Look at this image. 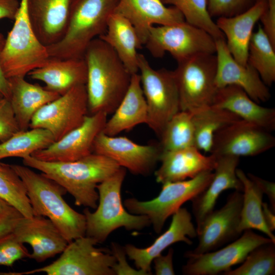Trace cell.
Returning a JSON list of instances; mask_svg holds the SVG:
<instances>
[{"label":"cell","instance_id":"cell-33","mask_svg":"<svg viewBox=\"0 0 275 275\" xmlns=\"http://www.w3.org/2000/svg\"><path fill=\"white\" fill-rule=\"evenodd\" d=\"M54 141L52 134L43 128L20 130L0 143V160L10 157L23 159L46 148Z\"/></svg>","mask_w":275,"mask_h":275},{"label":"cell","instance_id":"cell-43","mask_svg":"<svg viewBox=\"0 0 275 275\" xmlns=\"http://www.w3.org/2000/svg\"><path fill=\"white\" fill-rule=\"evenodd\" d=\"M259 20L263 31L275 47V0H267L266 7Z\"/></svg>","mask_w":275,"mask_h":275},{"label":"cell","instance_id":"cell-48","mask_svg":"<svg viewBox=\"0 0 275 275\" xmlns=\"http://www.w3.org/2000/svg\"><path fill=\"white\" fill-rule=\"evenodd\" d=\"M5 42V38L0 32V93L3 97L8 100L10 95L9 82L4 74L1 65V54Z\"/></svg>","mask_w":275,"mask_h":275},{"label":"cell","instance_id":"cell-51","mask_svg":"<svg viewBox=\"0 0 275 275\" xmlns=\"http://www.w3.org/2000/svg\"><path fill=\"white\" fill-rule=\"evenodd\" d=\"M5 98L2 96H0V103L2 102Z\"/></svg>","mask_w":275,"mask_h":275},{"label":"cell","instance_id":"cell-9","mask_svg":"<svg viewBox=\"0 0 275 275\" xmlns=\"http://www.w3.org/2000/svg\"><path fill=\"white\" fill-rule=\"evenodd\" d=\"M213 171H205L183 181L163 183L155 198L146 201L128 198L124 201V206L132 214L147 216L155 232L159 234L169 217L207 187L213 176Z\"/></svg>","mask_w":275,"mask_h":275},{"label":"cell","instance_id":"cell-8","mask_svg":"<svg viewBox=\"0 0 275 275\" xmlns=\"http://www.w3.org/2000/svg\"><path fill=\"white\" fill-rule=\"evenodd\" d=\"M98 242L86 235L69 242L60 257L42 267L5 275H28L44 272L47 275H115L116 260L111 251L98 248Z\"/></svg>","mask_w":275,"mask_h":275},{"label":"cell","instance_id":"cell-45","mask_svg":"<svg viewBox=\"0 0 275 275\" xmlns=\"http://www.w3.org/2000/svg\"><path fill=\"white\" fill-rule=\"evenodd\" d=\"M248 177L259 187L263 194L268 197L270 204V207L275 212V183L263 179L253 174L248 173Z\"/></svg>","mask_w":275,"mask_h":275},{"label":"cell","instance_id":"cell-35","mask_svg":"<svg viewBox=\"0 0 275 275\" xmlns=\"http://www.w3.org/2000/svg\"><path fill=\"white\" fill-rule=\"evenodd\" d=\"M159 138L162 151L195 146L193 113L184 111L177 113L167 123Z\"/></svg>","mask_w":275,"mask_h":275},{"label":"cell","instance_id":"cell-17","mask_svg":"<svg viewBox=\"0 0 275 275\" xmlns=\"http://www.w3.org/2000/svg\"><path fill=\"white\" fill-rule=\"evenodd\" d=\"M270 132L240 120L215 133L210 153L239 157L259 155L275 146V138Z\"/></svg>","mask_w":275,"mask_h":275},{"label":"cell","instance_id":"cell-6","mask_svg":"<svg viewBox=\"0 0 275 275\" xmlns=\"http://www.w3.org/2000/svg\"><path fill=\"white\" fill-rule=\"evenodd\" d=\"M14 21L1 54L2 67L7 79L25 77L49 58L47 47L38 39L29 19L27 0H20Z\"/></svg>","mask_w":275,"mask_h":275},{"label":"cell","instance_id":"cell-1","mask_svg":"<svg viewBox=\"0 0 275 275\" xmlns=\"http://www.w3.org/2000/svg\"><path fill=\"white\" fill-rule=\"evenodd\" d=\"M83 58L89 115L113 114L129 88L132 74L114 50L99 38L90 42Z\"/></svg>","mask_w":275,"mask_h":275},{"label":"cell","instance_id":"cell-52","mask_svg":"<svg viewBox=\"0 0 275 275\" xmlns=\"http://www.w3.org/2000/svg\"><path fill=\"white\" fill-rule=\"evenodd\" d=\"M0 96H3L2 95V94H1V93H0Z\"/></svg>","mask_w":275,"mask_h":275},{"label":"cell","instance_id":"cell-19","mask_svg":"<svg viewBox=\"0 0 275 275\" xmlns=\"http://www.w3.org/2000/svg\"><path fill=\"white\" fill-rule=\"evenodd\" d=\"M12 232L19 241L31 246L33 252L29 257L37 262L61 254L69 243L52 222L42 216L22 215Z\"/></svg>","mask_w":275,"mask_h":275},{"label":"cell","instance_id":"cell-5","mask_svg":"<svg viewBox=\"0 0 275 275\" xmlns=\"http://www.w3.org/2000/svg\"><path fill=\"white\" fill-rule=\"evenodd\" d=\"M126 169L121 167L113 175L98 184V204L92 212L84 210L86 221V235L98 243L104 242L115 230H141L151 225L144 215L133 214L127 211L122 202L121 188L126 176Z\"/></svg>","mask_w":275,"mask_h":275},{"label":"cell","instance_id":"cell-14","mask_svg":"<svg viewBox=\"0 0 275 275\" xmlns=\"http://www.w3.org/2000/svg\"><path fill=\"white\" fill-rule=\"evenodd\" d=\"M162 152L159 143L140 145L126 137L109 136L102 131L93 147V153L111 159L134 175L142 176L152 173Z\"/></svg>","mask_w":275,"mask_h":275},{"label":"cell","instance_id":"cell-23","mask_svg":"<svg viewBox=\"0 0 275 275\" xmlns=\"http://www.w3.org/2000/svg\"><path fill=\"white\" fill-rule=\"evenodd\" d=\"M216 157V164L211 182L204 190L191 200L193 213L197 223L196 229L214 210L217 200L222 192L229 189L243 190L242 184L236 173L239 157L230 155Z\"/></svg>","mask_w":275,"mask_h":275},{"label":"cell","instance_id":"cell-10","mask_svg":"<svg viewBox=\"0 0 275 275\" xmlns=\"http://www.w3.org/2000/svg\"><path fill=\"white\" fill-rule=\"evenodd\" d=\"M144 46L154 58L169 52L177 63L196 55L215 54V39L204 30L186 21L154 25L149 30Z\"/></svg>","mask_w":275,"mask_h":275},{"label":"cell","instance_id":"cell-50","mask_svg":"<svg viewBox=\"0 0 275 275\" xmlns=\"http://www.w3.org/2000/svg\"><path fill=\"white\" fill-rule=\"evenodd\" d=\"M15 209L0 198V216L5 214Z\"/></svg>","mask_w":275,"mask_h":275},{"label":"cell","instance_id":"cell-27","mask_svg":"<svg viewBox=\"0 0 275 275\" xmlns=\"http://www.w3.org/2000/svg\"><path fill=\"white\" fill-rule=\"evenodd\" d=\"M30 78L44 83L45 88L63 95L72 88L86 85L87 66L83 59H60L49 57L40 67L31 71Z\"/></svg>","mask_w":275,"mask_h":275},{"label":"cell","instance_id":"cell-12","mask_svg":"<svg viewBox=\"0 0 275 275\" xmlns=\"http://www.w3.org/2000/svg\"><path fill=\"white\" fill-rule=\"evenodd\" d=\"M88 115L86 86L80 85L41 107L33 117L30 128L47 130L56 141L80 125Z\"/></svg>","mask_w":275,"mask_h":275},{"label":"cell","instance_id":"cell-41","mask_svg":"<svg viewBox=\"0 0 275 275\" xmlns=\"http://www.w3.org/2000/svg\"><path fill=\"white\" fill-rule=\"evenodd\" d=\"M20 131L9 101L5 98L0 103V142H4Z\"/></svg>","mask_w":275,"mask_h":275},{"label":"cell","instance_id":"cell-44","mask_svg":"<svg viewBox=\"0 0 275 275\" xmlns=\"http://www.w3.org/2000/svg\"><path fill=\"white\" fill-rule=\"evenodd\" d=\"M173 254L174 250L171 248L167 255L160 254L153 260L156 275L175 274L173 264Z\"/></svg>","mask_w":275,"mask_h":275},{"label":"cell","instance_id":"cell-21","mask_svg":"<svg viewBox=\"0 0 275 275\" xmlns=\"http://www.w3.org/2000/svg\"><path fill=\"white\" fill-rule=\"evenodd\" d=\"M114 13L132 25L142 47L154 24L168 25L185 21L177 8L167 7L160 0H119Z\"/></svg>","mask_w":275,"mask_h":275},{"label":"cell","instance_id":"cell-26","mask_svg":"<svg viewBox=\"0 0 275 275\" xmlns=\"http://www.w3.org/2000/svg\"><path fill=\"white\" fill-rule=\"evenodd\" d=\"M212 105L235 114L241 120L271 132L275 129V109L261 106L240 87L228 85L218 89Z\"/></svg>","mask_w":275,"mask_h":275},{"label":"cell","instance_id":"cell-47","mask_svg":"<svg viewBox=\"0 0 275 275\" xmlns=\"http://www.w3.org/2000/svg\"><path fill=\"white\" fill-rule=\"evenodd\" d=\"M19 4L18 0H0V20L7 18L14 20Z\"/></svg>","mask_w":275,"mask_h":275},{"label":"cell","instance_id":"cell-38","mask_svg":"<svg viewBox=\"0 0 275 275\" xmlns=\"http://www.w3.org/2000/svg\"><path fill=\"white\" fill-rule=\"evenodd\" d=\"M275 273V243L260 245L253 250L242 264L224 275H273Z\"/></svg>","mask_w":275,"mask_h":275},{"label":"cell","instance_id":"cell-49","mask_svg":"<svg viewBox=\"0 0 275 275\" xmlns=\"http://www.w3.org/2000/svg\"><path fill=\"white\" fill-rule=\"evenodd\" d=\"M262 214L264 221L269 229L273 232L275 230V212L267 203H262Z\"/></svg>","mask_w":275,"mask_h":275},{"label":"cell","instance_id":"cell-11","mask_svg":"<svg viewBox=\"0 0 275 275\" xmlns=\"http://www.w3.org/2000/svg\"><path fill=\"white\" fill-rule=\"evenodd\" d=\"M177 64L174 72L180 111L193 113L212 105L218 90L215 54L196 55Z\"/></svg>","mask_w":275,"mask_h":275},{"label":"cell","instance_id":"cell-25","mask_svg":"<svg viewBox=\"0 0 275 275\" xmlns=\"http://www.w3.org/2000/svg\"><path fill=\"white\" fill-rule=\"evenodd\" d=\"M267 0H257L245 11L231 17H218L215 23L223 33L226 45L234 59L239 64H248L249 46L256 23L264 11Z\"/></svg>","mask_w":275,"mask_h":275},{"label":"cell","instance_id":"cell-36","mask_svg":"<svg viewBox=\"0 0 275 275\" xmlns=\"http://www.w3.org/2000/svg\"><path fill=\"white\" fill-rule=\"evenodd\" d=\"M0 198L16 209L23 216L33 213L25 187L11 164L0 161Z\"/></svg>","mask_w":275,"mask_h":275},{"label":"cell","instance_id":"cell-39","mask_svg":"<svg viewBox=\"0 0 275 275\" xmlns=\"http://www.w3.org/2000/svg\"><path fill=\"white\" fill-rule=\"evenodd\" d=\"M29 255L24 244L17 240L12 232L0 236V265L12 266Z\"/></svg>","mask_w":275,"mask_h":275},{"label":"cell","instance_id":"cell-15","mask_svg":"<svg viewBox=\"0 0 275 275\" xmlns=\"http://www.w3.org/2000/svg\"><path fill=\"white\" fill-rule=\"evenodd\" d=\"M242 200V191L234 190L229 195L225 204L214 210L197 229L199 242L189 252L199 254L213 251L239 237Z\"/></svg>","mask_w":275,"mask_h":275},{"label":"cell","instance_id":"cell-42","mask_svg":"<svg viewBox=\"0 0 275 275\" xmlns=\"http://www.w3.org/2000/svg\"><path fill=\"white\" fill-rule=\"evenodd\" d=\"M111 252L116 260L113 268L115 275H148L143 270L134 269L128 264L124 247L113 242L111 244Z\"/></svg>","mask_w":275,"mask_h":275},{"label":"cell","instance_id":"cell-30","mask_svg":"<svg viewBox=\"0 0 275 275\" xmlns=\"http://www.w3.org/2000/svg\"><path fill=\"white\" fill-rule=\"evenodd\" d=\"M98 38L115 51L127 70L132 75L138 73V50L142 48L132 25L124 17L113 13L105 32Z\"/></svg>","mask_w":275,"mask_h":275},{"label":"cell","instance_id":"cell-46","mask_svg":"<svg viewBox=\"0 0 275 275\" xmlns=\"http://www.w3.org/2000/svg\"><path fill=\"white\" fill-rule=\"evenodd\" d=\"M22 215L16 209L0 216V236L12 232L18 218Z\"/></svg>","mask_w":275,"mask_h":275},{"label":"cell","instance_id":"cell-31","mask_svg":"<svg viewBox=\"0 0 275 275\" xmlns=\"http://www.w3.org/2000/svg\"><path fill=\"white\" fill-rule=\"evenodd\" d=\"M192 113L195 128V146L205 153H210L213 137L217 131L241 120L230 111L212 105Z\"/></svg>","mask_w":275,"mask_h":275},{"label":"cell","instance_id":"cell-18","mask_svg":"<svg viewBox=\"0 0 275 275\" xmlns=\"http://www.w3.org/2000/svg\"><path fill=\"white\" fill-rule=\"evenodd\" d=\"M215 45L217 88L236 85L258 103L268 101L270 97V92L257 71L248 63L244 66L234 59L227 48L225 38L215 40Z\"/></svg>","mask_w":275,"mask_h":275},{"label":"cell","instance_id":"cell-32","mask_svg":"<svg viewBox=\"0 0 275 275\" xmlns=\"http://www.w3.org/2000/svg\"><path fill=\"white\" fill-rule=\"evenodd\" d=\"M236 173L243 186L239 231L242 233L247 230H257L275 242V236L267 228L263 217V193L242 170L237 169Z\"/></svg>","mask_w":275,"mask_h":275},{"label":"cell","instance_id":"cell-29","mask_svg":"<svg viewBox=\"0 0 275 275\" xmlns=\"http://www.w3.org/2000/svg\"><path fill=\"white\" fill-rule=\"evenodd\" d=\"M148 108L139 73L132 75L129 88L121 102L107 120L102 132L116 136L141 124H146Z\"/></svg>","mask_w":275,"mask_h":275},{"label":"cell","instance_id":"cell-16","mask_svg":"<svg viewBox=\"0 0 275 275\" xmlns=\"http://www.w3.org/2000/svg\"><path fill=\"white\" fill-rule=\"evenodd\" d=\"M107 116L101 112L87 115L80 125L31 156L44 161L58 162L75 161L89 155L93 153L94 141L102 131Z\"/></svg>","mask_w":275,"mask_h":275},{"label":"cell","instance_id":"cell-4","mask_svg":"<svg viewBox=\"0 0 275 275\" xmlns=\"http://www.w3.org/2000/svg\"><path fill=\"white\" fill-rule=\"evenodd\" d=\"M118 1L72 0L63 37L46 46L49 57L83 59L90 42L105 32Z\"/></svg>","mask_w":275,"mask_h":275},{"label":"cell","instance_id":"cell-22","mask_svg":"<svg viewBox=\"0 0 275 275\" xmlns=\"http://www.w3.org/2000/svg\"><path fill=\"white\" fill-rule=\"evenodd\" d=\"M216 161V156L204 155L195 146L162 151L161 164L154 173L156 181L162 184L191 179L203 172L213 171Z\"/></svg>","mask_w":275,"mask_h":275},{"label":"cell","instance_id":"cell-24","mask_svg":"<svg viewBox=\"0 0 275 275\" xmlns=\"http://www.w3.org/2000/svg\"><path fill=\"white\" fill-rule=\"evenodd\" d=\"M72 0H27L28 13L34 31L48 46L59 41L67 25Z\"/></svg>","mask_w":275,"mask_h":275},{"label":"cell","instance_id":"cell-3","mask_svg":"<svg viewBox=\"0 0 275 275\" xmlns=\"http://www.w3.org/2000/svg\"><path fill=\"white\" fill-rule=\"evenodd\" d=\"M11 165L25 187L34 215L47 217L68 242L86 235L85 216L65 201L67 191L63 186L26 166Z\"/></svg>","mask_w":275,"mask_h":275},{"label":"cell","instance_id":"cell-37","mask_svg":"<svg viewBox=\"0 0 275 275\" xmlns=\"http://www.w3.org/2000/svg\"><path fill=\"white\" fill-rule=\"evenodd\" d=\"M160 1L164 5H170L177 8L185 21L204 30L215 40L225 38L208 13V0Z\"/></svg>","mask_w":275,"mask_h":275},{"label":"cell","instance_id":"cell-13","mask_svg":"<svg viewBox=\"0 0 275 275\" xmlns=\"http://www.w3.org/2000/svg\"><path fill=\"white\" fill-rule=\"evenodd\" d=\"M242 234L222 249L203 254L185 253L187 262L182 268L186 275H216L231 269L242 263L248 254L256 247L269 242L275 243L267 236L257 234L252 230Z\"/></svg>","mask_w":275,"mask_h":275},{"label":"cell","instance_id":"cell-7","mask_svg":"<svg viewBox=\"0 0 275 275\" xmlns=\"http://www.w3.org/2000/svg\"><path fill=\"white\" fill-rule=\"evenodd\" d=\"M138 73L148 108L146 124L159 137L172 117L180 111L174 71L155 69L141 53Z\"/></svg>","mask_w":275,"mask_h":275},{"label":"cell","instance_id":"cell-40","mask_svg":"<svg viewBox=\"0 0 275 275\" xmlns=\"http://www.w3.org/2000/svg\"><path fill=\"white\" fill-rule=\"evenodd\" d=\"M257 0H208V11L212 17H231L251 8Z\"/></svg>","mask_w":275,"mask_h":275},{"label":"cell","instance_id":"cell-34","mask_svg":"<svg viewBox=\"0 0 275 275\" xmlns=\"http://www.w3.org/2000/svg\"><path fill=\"white\" fill-rule=\"evenodd\" d=\"M248 63L257 71L267 87L272 85L275 81V47L260 25L251 38Z\"/></svg>","mask_w":275,"mask_h":275},{"label":"cell","instance_id":"cell-2","mask_svg":"<svg viewBox=\"0 0 275 275\" xmlns=\"http://www.w3.org/2000/svg\"><path fill=\"white\" fill-rule=\"evenodd\" d=\"M22 162L63 186L74 198L76 205L92 209L98 205L97 185L121 168L111 159L93 152L72 161L47 162L30 156Z\"/></svg>","mask_w":275,"mask_h":275},{"label":"cell","instance_id":"cell-28","mask_svg":"<svg viewBox=\"0 0 275 275\" xmlns=\"http://www.w3.org/2000/svg\"><path fill=\"white\" fill-rule=\"evenodd\" d=\"M24 77L8 79L10 95L9 101L20 130L30 127L35 114L43 106L60 96L39 85L32 84Z\"/></svg>","mask_w":275,"mask_h":275},{"label":"cell","instance_id":"cell-20","mask_svg":"<svg viewBox=\"0 0 275 275\" xmlns=\"http://www.w3.org/2000/svg\"><path fill=\"white\" fill-rule=\"evenodd\" d=\"M190 212L185 208H180L172 215L170 225L163 233L153 243L145 248H139L131 244L124 247L126 255L134 261L138 269L152 274L151 265L153 260L167 248L178 242H184L188 245L193 243L188 238L197 236Z\"/></svg>","mask_w":275,"mask_h":275}]
</instances>
